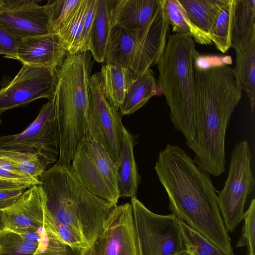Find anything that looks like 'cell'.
<instances>
[{"label": "cell", "instance_id": "cell-1", "mask_svg": "<svg viewBox=\"0 0 255 255\" xmlns=\"http://www.w3.org/2000/svg\"><path fill=\"white\" fill-rule=\"evenodd\" d=\"M154 168L172 213L225 254L235 255L210 174L180 146L170 144L159 152Z\"/></svg>", "mask_w": 255, "mask_h": 255}, {"label": "cell", "instance_id": "cell-2", "mask_svg": "<svg viewBox=\"0 0 255 255\" xmlns=\"http://www.w3.org/2000/svg\"><path fill=\"white\" fill-rule=\"evenodd\" d=\"M230 63L224 59L215 64L209 60L194 63L196 130L194 142L187 146L195 164L216 177L225 170L226 131L242 95Z\"/></svg>", "mask_w": 255, "mask_h": 255}, {"label": "cell", "instance_id": "cell-3", "mask_svg": "<svg viewBox=\"0 0 255 255\" xmlns=\"http://www.w3.org/2000/svg\"><path fill=\"white\" fill-rule=\"evenodd\" d=\"M39 180L53 220L74 231L90 247L103 232L107 217L117 205L84 187L71 164L56 162Z\"/></svg>", "mask_w": 255, "mask_h": 255}, {"label": "cell", "instance_id": "cell-4", "mask_svg": "<svg viewBox=\"0 0 255 255\" xmlns=\"http://www.w3.org/2000/svg\"><path fill=\"white\" fill-rule=\"evenodd\" d=\"M200 54L188 34L170 35L156 64L157 88L165 98L175 129L187 145L194 142L196 130L194 63Z\"/></svg>", "mask_w": 255, "mask_h": 255}, {"label": "cell", "instance_id": "cell-5", "mask_svg": "<svg viewBox=\"0 0 255 255\" xmlns=\"http://www.w3.org/2000/svg\"><path fill=\"white\" fill-rule=\"evenodd\" d=\"M92 68L90 51L68 53L56 69L52 100L59 136L57 162L71 164L82 139L89 134V85Z\"/></svg>", "mask_w": 255, "mask_h": 255}, {"label": "cell", "instance_id": "cell-6", "mask_svg": "<svg viewBox=\"0 0 255 255\" xmlns=\"http://www.w3.org/2000/svg\"><path fill=\"white\" fill-rule=\"evenodd\" d=\"M71 166L76 178L84 187L117 205L120 197L116 162L89 133L79 143Z\"/></svg>", "mask_w": 255, "mask_h": 255}, {"label": "cell", "instance_id": "cell-7", "mask_svg": "<svg viewBox=\"0 0 255 255\" xmlns=\"http://www.w3.org/2000/svg\"><path fill=\"white\" fill-rule=\"evenodd\" d=\"M251 159L248 141L237 143L232 152L224 186L217 191L218 205L228 232H234L243 220L246 200L254 188Z\"/></svg>", "mask_w": 255, "mask_h": 255}, {"label": "cell", "instance_id": "cell-8", "mask_svg": "<svg viewBox=\"0 0 255 255\" xmlns=\"http://www.w3.org/2000/svg\"><path fill=\"white\" fill-rule=\"evenodd\" d=\"M130 204L140 255H176L185 251L175 215L154 213L136 197Z\"/></svg>", "mask_w": 255, "mask_h": 255}, {"label": "cell", "instance_id": "cell-9", "mask_svg": "<svg viewBox=\"0 0 255 255\" xmlns=\"http://www.w3.org/2000/svg\"><path fill=\"white\" fill-rule=\"evenodd\" d=\"M87 115L89 133L116 162L122 148L125 127L119 111L105 95L100 72L90 78Z\"/></svg>", "mask_w": 255, "mask_h": 255}, {"label": "cell", "instance_id": "cell-10", "mask_svg": "<svg viewBox=\"0 0 255 255\" xmlns=\"http://www.w3.org/2000/svg\"><path fill=\"white\" fill-rule=\"evenodd\" d=\"M59 136L53 101L41 107L36 119L20 133L0 136V147L30 152L51 164L57 161Z\"/></svg>", "mask_w": 255, "mask_h": 255}, {"label": "cell", "instance_id": "cell-11", "mask_svg": "<svg viewBox=\"0 0 255 255\" xmlns=\"http://www.w3.org/2000/svg\"><path fill=\"white\" fill-rule=\"evenodd\" d=\"M57 80L56 70L23 64L16 76L0 89V114L40 98L52 100Z\"/></svg>", "mask_w": 255, "mask_h": 255}, {"label": "cell", "instance_id": "cell-12", "mask_svg": "<svg viewBox=\"0 0 255 255\" xmlns=\"http://www.w3.org/2000/svg\"><path fill=\"white\" fill-rule=\"evenodd\" d=\"M85 255H140L130 203L112 210Z\"/></svg>", "mask_w": 255, "mask_h": 255}, {"label": "cell", "instance_id": "cell-13", "mask_svg": "<svg viewBox=\"0 0 255 255\" xmlns=\"http://www.w3.org/2000/svg\"><path fill=\"white\" fill-rule=\"evenodd\" d=\"M0 25L21 39L50 33L45 8L35 0H0Z\"/></svg>", "mask_w": 255, "mask_h": 255}, {"label": "cell", "instance_id": "cell-14", "mask_svg": "<svg viewBox=\"0 0 255 255\" xmlns=\"http://www.w3.org/2000/svg\"><path fill=\"white\" fill-rule=\"evenodd\" d=\"M46 197L40 185L26 189L12 204L1 210L4 229L36 231L44 224Z\"/></svg>", "mask_w": 255, "mask_h": 255}, {"label": "cell", "instance_id": "cell-15", "mask_svg": "<svg viewBox=\"0 0 255 255\" xmlns=\"http://www.w3.org/2000/svg\"><path fill=\"white\" fill-rule=\"evenodd\" d=\"M68 54L59 35L48 33L22 39L16 60L23 65L56 70Z\"/></svg>", "mask_w": 255, "mask_h": 255}, {"label": "cell", "instance_id": "cell-16", "mask_svg": "<svg viewBox=\"0 0 255 255\" xmlns=\"http://www.w3.org/2000/svg\"><path fill=\"white\" fill-rule=\"evenodd\" d=\"M160 0H115L111 15V27L129 30L145 27L152 20Z\"/></svg>", "mask_w": 255, "mask_h": 255}, {"label": "cell", "instance_id": "cell-17", "mask_svg": "<svg viewBox=\"0 0 255 255\" xmlns=\"http://www.w3.org/2000/svg\"><path fill=\"white\" fill-rule=\"evenodd\" d=\"M144 27L129 30L117 26L112 27L104 62L130 68Z\"/></svg>", "mask_w": 255, "mask_h": 255}, {"label": "cell", "instance_id": "cell-18", "mask_svg": "<svg viewBox=\"0 0 255 255\" xmlns=\"http://www.w3.org/2000/svg\"><path fill=\"white\" fill-rule=\"evenodd\" d=\"M136 136L124 129L122 150L117 164V182L120 197H136L140 177L135 162L133 148Z\"/></svg>", "mask_w": 255, "mask_h": 255}, {"label": "cell", "instance_id": "cell-19", "mask_svg": "<svg viewBox=\"0 0 255 255\" xmlns=\"http://www.w3.org/2000/svg\"><path fill=\"white\" fill-rule=\"evenodd\" d=\"M230 41L236 52L255 42V0H234Z\"/></svg>", "mask_w": 255, "mask_h": 255}, {"label": "cell", "instance_id": "cell-20", "mask_svg": "<svg viewBox=\"0 0 255 255\" xmlns=\"http://www.w3.org/2000/svg\"><path fill=\"white\" fill-rule=\"evenodd\" d=\"M115 0H98L88 45V51L94 60L105 62L111 30V15Z\"/></svg>", "mask_w": 255, "mask_h": 255}, {"label": "cell", "instance_id": "cell-21", "mask_svg": "<svg viewBox=\"0 0 255 255\" xmlns=\"http://www.w3.org/2000/svg\"><path fill=\"white\" fill-rule=\"evenodd\" d=\"M100 74L107 99L119 111L130 85L135 79L133 72L130 68L105 64L102 67Z\"/></svg>", "mask_w": 255, "mask_h": 255}, {"label": "cell", "instance_id": "cell-22", "mask_svg": "<svg viewBox=\"0 0 255 255\" xmlns=\"http://www.w3.org/2000/svg\"><path fill=\"white\" fill-rule=\"evenodd\" d=\"M157 92V86L153 72L149 68L132 83L119 109L121 115L134 113L144 106Z\"/></svg>", "mask_w": 255, "mask_h": 255}, {"label": "cell", "instance_id": "cell-23", "mask_svg": "<svg viewBox=\"0 0 255 255\" xmlns=\"http://www.w3.org/2000/svg\"><path fill=\"white\" fill-rule=\"evenodd\" d=\"M236 64L233 68L238 86L244 90L251 107L250 119L254 123L255 107V42L247 49L236 52Z\"/></svg>", "mask_w": 255, "mask_h": 255}, {"label": "cell", "instance_id": "cell-24", "mask_svg": "<svg viewBox=\"0 0 255 255\" xmlns=\"http://www.w3.org/2000/svg\"><path fill=\"white\" fill-rule=\"evenodd\" d=\"M164 8L173 32L188 34L195 42L200 44L210 45L213 43L209 35L191 21L178 0H164Z\"/></svg>", "mask_w": 255, "mask_h": 255}, {"label": "cell", "instance_id": "cell-25", "mask_svg": "<svg viewBox=\"0 0 255 255\" xmlns=\"http://www.w3.org/2000/svg\"><path fill=\"white\" fill-rule=\"evenodd\" d=\"M191 21L209 34L212 24L227 0H178Z\"/></svg>", "mask_w": 255, "mask_h": 255}, {"label": "cell", "instance_id": "cell-26", "mask_svg": "<svg viewBox=\"0 0 255 255\" xmlns=\"http://www.w3.org/2000/svg\"><path fill=\"white\" fill-rule=\"evenodd\" d=\"M85 254L65 244L60 237L53 221L45 219L38 247L33 255H84Z\"/></svg>", "mask_w": 255, "mask_h": 255}, {"label": "cell", "instance_id": "cell-27", "mask_svg": "<svg viewBox=\"0 0 255 255\" xmlns=\"http://www.w3.org/2000/svg\"><path fill=\"white\" fill-rule=\"evenodd\" d=\"M0 154L14 163L26 175L39 180L49 165L40 155L30 152L0 147Z\"/></svg>", "mask_w": 255, "mask_h": 255}, {"label": "cell", "instance_id": "cell-28", "mask_svg": "<svg viewBox=\"0 0 255 255\" xmlns=\"http://www.w3.org/2000/svg\"><path fill=\"white\" fill-rule=\"evenodd\" d=\"M82 0H50L44 5L50 33L59 34L67 26Z\"/></svg>", "mask_w": 255, "mask_h": 255}, {"label": "cell", "instance_id": "cell-29", "mask_svg": "<svg viewBox=\"0 0 255 255\" xmlns=\"http://www.w3.org/2000/svg\"><path fill=\"white\" fill-rule=\"evenodd\" d=\"M234 0H227L212 24L209 35L216 48L226 53L231 47L230 33Z\"/></svg>", "mask_w": 255, "mask_h": 255}, {"label": "cell", "instance_id": "cell-30", "mask_svg": "<svg viewBox=\"0 0 255 255\" xmlns=\"http://www.w3.org/2000/svg\"><path fill=\"white\" fill-rule=\"evenodd\" d=\"M185 251L190 255H226L198 232L177 218Z\"/></svg>", "mask_w": 255, "mask_h": 255}, {"label": "cell", "instance_id": "cell-31", "mask_svg": "<svg viewBox=\"0 0 255 255\" xmlns=\"http://www.w3.org/2000/svg\"><path fill=\"white\" fill-rule=\"evenodd\" d=\"M89 3V0H82L67 26L58 34L64 48L69 54L79 52L80 37Z\"/></svg>", "mask_w": 255, "mask_h": 255}, {"label": "cell", "instance_id": "cell-32", "mask_svg": "<svg viewBox=\"0 0 255 255\" xmlns=\"http://www.w3.org/2000/svg\"><path fill=\"white\" fill-rule=\"evenodd\" d=\"M38 245L25 240L15 231H0V255H33Z\"/></svg>", "mask_w": 255, "mask_h": 255}, {"label": "cell", "instance_id": "cell-33", "mask_svg": "<svg viewBox=\"0 0 255 255\" xmlns=\"http://www.w3.org/2000/svg\"><path fill=\"white\" fill-rule=\"evenodd\" d=\"M244 225L236 248L247 246L248 255H255V200L251 201L248 209L244 213Z\"/></svg>", "mask_w": 255, "mask_h": 255}, {"label": "cell", "instance_id": "cell-34", "mask_svg": "<svg viewBox=\"0 0 255 255\" xmlns=\"http://www.w3.org/2000/svg\"><path fill=\"white\" fill-rule=\"evenodd\" d=\"M0 180L13 182L23 185L29 188L40 185V180L29 177L9 159L0 154Z\"/></svg>", "mask_w": 255, "mask_h": 255}, {"label": "cell", "instance_id": "cell-35", "mask_svg": "<svg viewBox=\"0 0 255 255\" xmlns=\"http://www.w3.org/2000/svg\"><path fill=\"white\" fill-rule=\"evenodd\" d=\"M26 189L23 185L0 180V210L12 204Z\"/></svg>", "mask_w": 255, "mask_h": 255}, {"label": "cell", "instance_id": "cell-36", "mask_svg": "<svg viewBox=\"0 0 255 255\" xmlns=\"http://www.w3.org/2000/svg\"><path fill=\"white\" fill-rule=\"evenodd\" d=\"M21 40L0 25V54L8 58L16 59Z\"/></svg>", "mask_w": 255, "mask_h": 255}, {"label": "cell", "instance_id": "cell-37", "mask_svg": "<svg viewBox=\"0 0 255 255\" xmlns=\"http://www.w3.org/2000/svg\"><path fill=\"white\" fill-rule=\"evenodd\" d=\"M98 0H89V3L85 15L80 37L79 52L88 51V45L91 31L96 13Z\"/></svg>", "mask_w": 255, "mask_h": 255}, {"label": "cell", "instance_id": "cell-38", "mask_svg": "<svg viewBox=\"0 0 255 255\" xmlns=\"http://www.w3.org/2000/svg\"><path fill=\"white\" fill-rule=\"evenodd\" d=\"M3 229H4V228L1 218V210H0V231L3 230Z\"/></svg>", "mask_w": 255, "mask_h": 255}, {"label": "cell", "instance_id": "cell-39", "mask_svg": "<svg viewBox=\"0 0 255 255\" xmlns=\"http://www.w3.org/2000/svg\"><path fill=\"white\" fill-rule=\"evenodd\" d=\"M176 255H190L189 253H188L186 251H184L181 252V253L178 254Z\"/></svg>", "mask_w": 255, "mask_h": 255}, {"label": "cell", "instance_id": "cell-40", "mask_svg": "<svg viewBox=\"0 0 255 255\" xmlns=\"http://www.w3.org/2000/svg\"><path fill=\"white\" fill-rule=\"evenodd\" d=\"M2 124V120L1 119V114H0V126Z\"/></svg>", "mask_w": 255, "mask_h": 255}]
</instances>
